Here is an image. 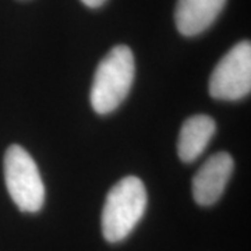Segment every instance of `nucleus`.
<instances>
[{"label": "nucleus", "instance_id": "20e7f679", "mask_svg": "<svg viewBox=\"0 0 251 251\" xmlns=\"http://www.w3.org/2000/svg\"><path fill=\"white\" fill-rule=\"evenodd\" d=\"M251 91V44L242 41L219 60L209 78V94L215 99L237 100Z\"/></svg>", "mask_w": 251, "mask_h": 251}, {"label": "nucleus", "instance_id": "f03ea898", "mask_svg": "<svg viewBox=\"0 0 251 251\" xmlns=\"http://www.w3.org/2000/svg\"><path fill=\"white\" fill-rule=\"evenodd\" d=\"M147 190L141 180L127 176L108 193L102 211V233L109 243L125 240L134 230L147 209Z\"/></svg>", "mask_w": 251, "mask_h": 251}, {"label": "nucleus", "instance_id": "6e6552de", "mask_svg": "<svg viewBox=\"0 0 251 251\" xmlns=\"http://www.w3.org/2000/svg\"><path fill=\"white\" fill-rule=\"evenodd\" d=\"M81 1L91 9H97V7H100L106 0H81Z\"/></svg>", "mask_w": 251, "mask_h": 251}, {"label": "nucleus", "instance_id": "423d86ee", "mask_svg": "<svg viewBox=\"0 0 251 251\" xmlns=\"http://www.w3.org/2000/svg\"><path fill=\"white\" fill-rule=\"evenodd\" d=\"M226 0H177L175 21L184 36L204 32L224 10Z\"/></svg>", "mask_w": 251, "mask_h": 251}, {"label": "nucleus", "instance_id": "f257e3e1", "mask_svg": "<svg viewBox=\"0 0 251 251\" xmlns=\"http://www.w3.org/2000/svg\"><path fill=\"white\" fill-rule=\"evenodd\" d=\"M135 64L128 46L117 45L109 52L94 75L91 105L99 115H108L123 102L134 81Z\"/></svg>", "mask_w": 251, "mask_h": 251}, {"label": "nucleus", "instance_id": "0eeeda50", "mask_svg": "<svg viewBox=\"0 0 251 251\" xmlns=\"http://www.w3.org/2000/svg\"><path fill=\"white\" fill-rule=\"evenodd\" d=\"M216 125L214 119L206 115H196L187 119L180 130L177 153L186 163L194 162L204 152L206 145L214 137Z\"/></svg>", "mask_w": 251, "mask_h": 251}, {"label": "nucleus", "instance_id": "39448f33", "mask_svg": "<svg viewBox=\"0 0 251 251\" xmlns=\"http://www.w3.org/2000/svg\"><path fill=\"white\" fill-rule=\"evenodd\" d=\"M233 172V159L227 152L209 156L193 177V197L202 206L215 204L224 194Z\"/></svg>", "mask_w": 251, "mask_h": 251}, {"label": "nucleus", "instance_id": "7ed1b4c3", "mask_svg": "<svg viewBox=\"0 0 251 251\" xmlns=\"http://www.w3.org/2000/svg\"><path fill=\"white\" fill-rule=\"evenodd\" d=\"M4 180L10 197L23 212H38L45 201V186L32 156L20 145L4 155Z\"/></svg>", "mask_w": 251, "mask_h": 251}]
</instances>
